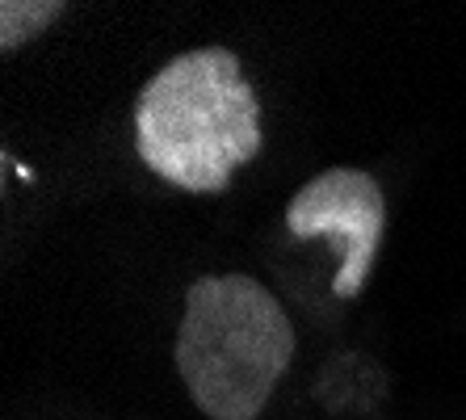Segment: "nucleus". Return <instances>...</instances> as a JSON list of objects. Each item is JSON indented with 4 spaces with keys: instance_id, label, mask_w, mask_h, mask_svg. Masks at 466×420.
I'll list each match as a JSON object with an SVG mask.
<instances>
[{
    "instance_id": "1",
    "label": "nucleus",
    "mask_w": 466,
    "mask_h": 420,
    "mask_svg": "<svg viewBox=\"0 0 466 420\" xmlns=\"http://www.w3.org/2000/svg\"><path fill=\"white\" fill-rule=\"evenodd\" d=\"M139 156L160 181L218 194L260 151V106L228 46L177 55L147 80L135 106Z\"/></svg>"
},
{
    "instance_id": "2",
    "label": "nucleus",
    "mask_w": 466,
    "mask_h": 420,
    "mask_svg": "<svg viewBox=\"0 0 466 420\" xmlns=\"http://www.w3.org/2000/svg\"><path fill=\"white\" fill-rule=\"evenodd\" d=\"M294 362V323L257 278H198L185 294L177 370L210 420H252Z\"/></svg>"
},
{
    "instance_id": "3",
    "label": "nucleus",
    "mask_w": 466,
    "mask_h": 420,
    "mask_svg": "<svg viewBox=\"0 0 466 420\" xmlns=\"http://www.w3.org/2000/svg\"><path fill=\"white\" fill-rule=\"evenodd\" d=\"M382 223H387L382 190L361 169H328L311 177L286 206V227L299 240H332L345 252V265L332 282L337 299L361 294L370 265L379 257Z\"/></svg>"
},
{
    "instance_id": "4",
    "label": "nucleus",
    "mask_w": 466,
    "mask_h": 420,
    "mask_svg": "<svg viewBox=\"0 0 466 420\" xmlns=\"http://www.w3.org/2000/svg\"><path fill=\"white\" fill-rule=\"evenodd\" d=\"M64 13L59 0H5L0 5V51H17L22 43H30L38 30L55 22Z\"/></svg>"
}]
</instances>
